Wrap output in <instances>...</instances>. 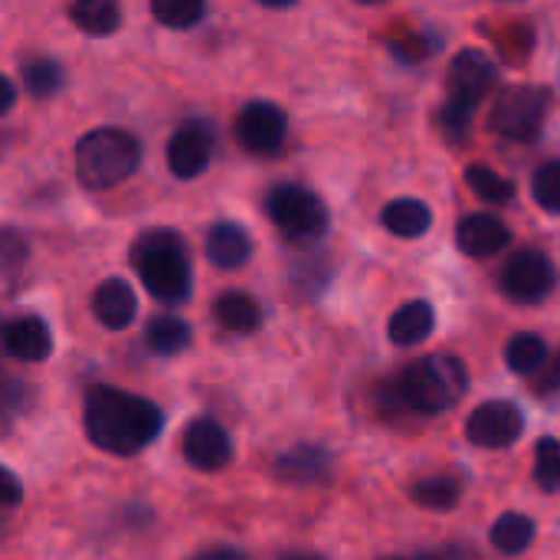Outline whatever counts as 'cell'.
<instances>
[{
  "mask_svg": "<svg viewBox=\"0 0 560 560\" xmlns=\"http://www.w3.org/2000/svg\"><path fill=\"white\" fill-rule=\"evenodd\" d=\"M164 417L158 404L115 387H92L85 394V433L112 456H135L158 440Z\"/></svg>",
  "mask_w": 560,
  "mask_h": 560,
  "instance_id": "obj_1",
  "label": "cell"
},
{
  "mask_svg": "<svg viewBox=\"0 0 560 560\" xmlns=\"http://www.w3.org/2000/svg\"><path fill=\"white\" fill-rule=\"evenodd\" d=\"M131 266L141 285L167 305H180L190 295V253L174 230H148L131 246Z\"/></svg>",
  "mask_w": 560,
  "mask_h": 560,
  "instance_id": "obj_2",
  "label": "cell"
},
{
  "mask_svg": "<svg viewBox=\"0 0 560 560\" xmlns=\"http://www.w3.org/2000/svg\"><path fill=\"white\" fill-rule=\"evenodd\" d=\"M469 390L466 364L453 354H433L400 371L394 397L413 413H443L456 407Z\"/></svg>",
  "mask_w": 560,
  "mask_h": 560,
  "instance_id": "obj_3",
  "label": "cell"
},
{
  "mask_svg": "<svg viewBox=\"0 0 560 560\" xmlns=\"http://www.w3.org/2000/svg\"><path fill=\"white\" fill-rule=\"evenodd\" d=\"M141 144L121 128H95L75 144V174L89 190H108L138 167Z\"/></svg>",
  "mask_w": 560,
  "mask_h": 560,
  "instance_id": "obj_4",
  "label": "cell"
},
{
  "mask_svg": "<svg viewBox=\"0 0 560 560\" xmlns=\"http://www.w3.org/2000/svg\"><path fill=\"white\" fill-rule=\"evenodd\" d=\"M269 220L279 226V233L295 246H312L328 230V207L325 200L302 187V184H279L269 190L266 200Z\"/></svg>",
  "mask_w": 560,
  "mask_h": 560,
  "instance_id": "obj_5",
  "label": "cell"
},
{
  "mask_svg": "<svg viewBox=\"0 0 560 560\" xmlns=\"http://www.w3.org/2000/svg\"><path fill=\"white\" fill-rule=\"evenodd\" d=\"M548 115V92L535 85H512L499 95L492 108V131L509 141H535L545 128Z\"/></svg>",
  "mask_w": 560,
  "mask_h": 560,
  "instance_id": "obj_6",
  "label": "cell"
},
{
  "mask_svg": "<svg viewBox=\"0 0 560 560\" xmlns=\"http://www.w3.org/2000/svg\"><path fill=\"white\" fill-rule=\"evenodd\" d=\"M555 285H558V272H555L551 259L545 253H538V249L515 253L505 262V269H502V289L518 305H538V302H545Z\"/></svg>",
  "mask_w": 560,
  "mask_h": 560,
  "instance_id": "obj_7",
  "label": "cell"
},
{
  "mask_svg": "<svg viewBox=\"0 0 560 560\" xmlns=\"http://www.w3.org/2000/svg\"><path fill=\"white\" fill-rule=\"evenodd\" d=\"M525 433V417L509 400H489L466 420V436L479 450H505Z\"/></svg>",
  "mask_w": 560,
  "mask_h": 560,
  "instance_id": "obj_8",
  "label": "cell"
},
{
  "mask_svg": "<svg viewBox=\"0 0 560 560\" xmlns=\"http://www.w3.org/2000/svg\"><path fill=\"white\" fill-rule=\"evenodd\" d=\"M285 131H289V121H285L282 108L272 102H249L236 115V125H233L240 148H246L249 154L279 151L285 144Z\"/></svg>",
  "mask_w": 560,
  "mask_h": 560,
  "instance_id": "obj_9",
  "label": "cell"
},
{
  "mask_svg": "<svg viewBox=\"0 0 560 560\" xmlns=\"http://www.w3.org/2000/svg\"><path fill=\"white\" fill-rule=\"evenodd\" d=\"M180 450H184V459L200 469V472H220L230 466L233 459V443H230V433L210 420V417H197L184 436H180Z\"/></svg>",
  "mask_w": 560,
  "mask_h": 560,
  "instance_id": "obj_10",
  "label": "cell"
},
{
  "mask_svg": "<svg viewBox=\"0 0 560 560\" xmlns=\"http://www.w3.org/2000/svg\"><path fill=\"white\" fill-rule=\"evenodd\" d=\"M495 79H499V69L482 49H463L450 62V82H446L450 85V102L479 108V102L495 85Z\"/></svg>",
  "mask_w": 560,
  "mask_h": 560,
  "instance_id": "obj_11",
  "label": "cell"
},
{
  "mask_svg": "<svg viewBox=\"0 0 560 560\" xmlns=\"http://www.w3.org/2000/svg\"><path fill=\"white\" fill-rule=\"evenodd\" d=\"M210 154H213V128H210V121L197 118L174 131V138L167 144V167L174 177L190 180L207 171Z\"/></svg>",
  "mask_w": 560,
  "mask_h": 560,
  "instance_id": "obj_12",
  "label": "cell"
},
{
  "mask_svg": "<svg viewBox=\"0 0 560 560\" xmlns=\"http://www.w3.org/2000/svg\"><path fill=\"white\" fill-rule=\"evenodd\" d=\"M0 341L10 358L26 361V364H39L52 354V335L39 315H20V318L7 322L0 331Z\"/></svg>",
  "mask_w": 560,
  "mask_h": 560,
  "instance_id": "obj_13",
  "label": "cell"
},
{
  "mask_svg": "<svg viewBox=\"0 0 560 560\" xmlns=\"http://www.w3.org/2000/svg\"><path fill=\"white\" fill-rule=\"evenodd\" d=\"M456 243L466 256L486 259V256L502 253L512 243V230L495 213H469L456 226Z\"/></svg>",
  "mask_w": 560,
  "mask_h": 560,
  "instance_id": "obj_14",
  "label": "cell"
},
{
  "mask_svg": "<svg viewBox=\"0 0 560 560\" xmlns=\"http://www.w3.org/2000/svg\"><path fill=\"white\" fill-rule=\"evenodd\" d=\"M92 312L95 318L112 328V331H121L135 322L138 315V299H135V289L125 282V279H105L95 295H92Z\"/></svg>",
  "mask_w": 560,
  "mask_h": 560,
  "instance_id": "obj_15",
  "label": "cell"
},
{
  "mask_svg": "<svg viewBox=\"0 0 560 560\" xmlns=\"http://www.w3.org/2000/svg\"><path fill=\"white\" fill-rule=\"evenodd\" d=\"M207 256L217 269H240L253 256V240L240 223H213L207 233Z\"/></svg>",
  "mask_w": 560,
  "mask_h": 560,
  "instance_id": "obj_16",
  "label": "cell"
},
{
  "mask_svg": "<svg viewBox=\"0 0 560 560\" xmlns=\"http://www.w3.org/2000/svg\"><path fill=\"white\" fill-rule=\"evenodd\" d=\"M433 328H436V312H433V305H430V302H407V305H400V308L394 312L387 335H390L394 345L413 348V345H420L423 338H430Z\"/></svg>",
  "mask_w": 560,
  "mask_h": 560,
  "instance_id": "obj_17",
  "label": "cell"
},
{
  "mask_svg": "<svg viewBox=\"0 0 560 560\" xmlns=\"http://www.w3.org/2000/svg\"><path fill=\"white\" fill-rule=\"evenodd\" d=\"M381 223L394 233V236H404V240H417L430 230L433 223V213L423 200H413V197H400V200H390L381 213Z\"/></svg>",
  "mask_w": 560,
  "mask_h": 560,
  "instance_id": "obj_18",
  "label": "cell"
},
{
  "mask_svg": "<svg viewBox=\"0 0 560 560\" xmlns=\"http://www.w3.org/2000/svg\"><path fill=\"white\" fill-rule=\"evenodd\" d=\"M213 315L217 322L233 331V335H253L262 325V308L256 299L243 295V292H226L213 302Z\"/></svg>",
  "mask_w": 560,
  "mask_h": 560,
  "instance_id": "obj_19",
  "label": "cell"
},
{
  "mask_svg": "<svg viewBox=\"0 0 560 560\" xmlns=\"http://www.w3.org/2000/svg\"><path fill=\"white\" fill-rule=\"evenodd\" d=\"M331 466V456L318 446H295L289 450L279 463H276V472L279 479L285 482H315L328 472Z\"/></svg>",
  "mask_w": 560,
  "mask_h": 560,
  "instance_id": "obj_20",
  "label": "cell"
},
{
  "mask_svg": "<svg viewBox=\"0 0 560 560\" xmlns=\"http://www.w3.org/2000/svg\"><path fill=\"white\" fill-rule=\"evenodd\" d=\"M69 16L89 36H112L121 23V10L112 0H79L69 7Z\"/></svg>",
  "mask_w": 560,
  "mask_h": 560,
  "instance_id": "obj_21",
  "label": "cell"
},
{
  "mask_svg": "<svg viewBox=\"0 0 560 560\" xmlns=\"http://www.w3.org/2000/svg\"><path fill=\"white\" fill-rule=\"evenodd\" d=\"M505 364L515 374H522V377L538 374L548 364V345H545V338L541 335H528V331L525 335H515L509 341V348H505Z\"/></svg>",
  "mask_w": 560,
  "mask_h": 560,
  "instance_id": "obj_22",
  "label": "cell"
},
{
  "mask_svg": "<svg viewBox=\"0 0 560 560\" xmlns=\"http://www.w3.org/2000/svg\"><path fill=\"white\" fill-rule=\"evenodd\" d=\"M187 345H190V328L180 318H174V315L151 318V325H148V348L154 354L171 358V354H180Z\"/></svg>",
  "mask_w": 560,
  "mask_h": 560,
  "instance_id": "obj_23",
  "label": "cell"
},
{
  "mask_svg": "<svg viewBox=\"0 0 560 560\" xmlns=\"http://www.w3.org/2000/svg\"><path fill=\"white\" fill-rule=\"evenodd\" d=\"M535 541V522L528 515H502L492 525V545L502 555H522Z\"/></svg>",
  "mask_w": 560,
  "mask_h": 560,
  "instance_id": "obj_24",
  "label": "cell"
},
{
  "mask_svg": "<svg viewBox=\"0 0 560 560\" xmlns=\"http://www.w3.org/2000/svg\"><path fill=\"white\" fill-rule=\"evenodd\" d=\"M459 492H463V486L453 476H430L413 486V502L423 509H433V512H450L459 505Z\"/></svg>",
  "mask_w": 560,
  "mask_h": 560,
  "instance_id": "obj_25",
  "label": "cell"
},
{
  "mask_svg": "<svg viewBox=\"0 0 560 560\" xmlns=\"http://www.w3.org/2000/svg\"><path fill=\"white\" fill-rule=\"evenodd\" d=\"M466 184L472 187L476 197H482L486 203H509L515 197V184L502 174H495L492 167H482V164H472L466 171Z\"/></svg>",
  "mask_w": 560,
  "mask_h": 560,
  "instance_id": "obj_26",
  "label": "cell"
},
{
  "mask_svg": "<svg viewBox=\"0 0 560 560\" xmlns=\"http://www.w3.org/2000/svg\"><path fill=\"white\" fill-rule=\"evenodd\" d=\"M207 13V7L200 0H154L151 3V16L171 30H190L194 23H200Z\"/></svg>",
  "mask_w": 560,
  "mask_h": 560,
  "instance_id": "obj_27",
  "label": "cell"
},
{
  "mask_svg": "<svg viewBox=\"0 0 560 560\" xmlns=\"http://www.w3.org/2000/svg\"><path fill=\"white\" fill-rule=\"evenodd\" d=\"M23 85L33 98H49L62 85V69L52 59H30L23 66Z\"/></svg>",
  "mask_w": 560,
  "mask_h": 560,
  "instance_id": "obj_28",
  "label": "cell"
},
{
  "mask_svg": "<svg viewBox=\"0 0 560 560\" xmlns=\"http://www.w3.org/2000/svg\"><path fill=\"white\" fill-rule=\"evenodd\" d=\"M535 482L545 492H560V443L541 440L535 453Z\"/></svg>",
  "mask_w": 560,
  "mask_h": 560,
  "instance_id": "obj_29",
  "label": "cell"
},
{
  "mask_svg": "<svg viewBox=\"0 0 560 560\" xmlns=\"http://www.w3.org/2000/svg\"><path fill=\"white\" fill-rule=\"evenodd\" d=\"M532 194L548 213H560V161H548L545 167H538Z\"/></svg>",
  "mask_w": 560,
  "mask_h": 560,
  "instance_id": "obj_30",
  "label": "cell"
},
{
  "mask_svg": "<svg viewBox=\"0 0 560 560\" xmlns=\"http://www.w3.org/2000/svg\"><path fill=\"white\" fill-rule=\"evenodd\" d=\"M26 256H30L26 240H23L16 230L3 226V230H0V272H13V269H20V266L26 262Z\"/></svg>",
  "mask_w": 560,
  "mask_h": 560,
  "instance_id": "obj_31",
  "label": "cell"
},
{
  "mask_svg": "<svg viewBox=\"0 0 560 560\" xmlns=\"http://www.w3.org/2000/svg\"><path fill=\"white\" fill-rule=\"evenodd\" d=\"M472 115H476L472 105H459V102H450L446 98V105L440 112V125H443V131L450 138H463L469 131V125H472Z\"/></svg>",
  "mask_w": 560,
  "mask_h": 560,
  "instance_id": "obj_32",
  "label": "cell"
},
{
  "mask_svg": "<svg viewBox=\"0 0 560 560\" xmlns=\"http://www.w3.org/2000/svg\"><path fill=\"white\" fill-rule=\"evenodd\" d=\"M26 384L13 381V377H3L0 381V420H10L16 417L23 407H26Z\"/></svg>",
  "mask_w": 560,
  "mask_h": 560,
  "instance_id": "obj_33",
  "label": "cell"
},
{
  "mask_svg": "<svg viewBox=\"0 0 560 560\" xmlns=\"http://www.w3.org/2000/svg\"><path fill=\"white\" fill-rule=\"evenodd\" d=\"M560 390V354L551 361V364H545L541 371H538V377H535V394H555Z\"/></svg>",
  "mask_w": 560,
  "mask_h": 560,
  "instance_id": "obj_34",
  "label": "cell"
},
{
  "mask_svg": "<svg viewBox=\"0 0 560 560\" xmlns=\"http://www.w3.org/2000/svg\"><path fill=\"white\" fill-rule=\"evenodd\" d=\"M20 499H23V486H20V479H16L10 469H3V466H0V505H20Z\"/></svg>",
  "mask_w": 560,
  "mask_h": 560,
  "instance_id": "obj_35",
  "label": "cell"
},
{
  "mask_svg": "<svg viewBox=\"0 0 560 560\" xmlns=\"http://www.w3.org/2000/svg\"><path fill=\"white\" fill-rule=\"evenodd\" d=\"M13 102H16V89L7 75H0V115H7L13 108Z\"/></svg>",
  "mask_w": 560,
  "mask_h": 560,
  "instance_id": "obj_36",
  "label": "cell"
},
{
  "mask_svg": "<svg viewBox=\"0 0 560 560\" xmlns=\"http://www.w3.org/2000/svg\"><path fill=\"white\" fill-rule=\"evenodd\" d=\"M190 560H246L240 551H233V548H210V551H203V555H197V558Z\"/></svg>",
  "mask_w": 560,
  "mask_h": 560,
  "instance_id": "obj_37",
  "label": "cell"
},
{
  "mask_svg": "<svg viewBox=\"0 0 560 560\" xmlns=\"http://www.w3.org/2000/svg\"><path fill=\"white\" fill-rule=\"evenodd\" d=\"M394 560H466L459 551H440V555H423V558H394Z\"/></svg>",
  "mask_w": 560,
  "mask_h": 560,
  "instance_id": "obj_38",
  "label": "cell"
},
{
  "mask_svg": "<svg viewBox=\"0 0 560 560\" xmlns=\"http://www.w3.org/2000/svg\"><path fill=\"white\" fill-rule=\"evenodd\" d=\"M282 560H325V558H318V555H289V558H282Z\"/></svg>",
  "mask_w": 560,
  "mask_h": 560,
  "instance_id": "obj_39",
  "label": "cell"
}]
</instances>
